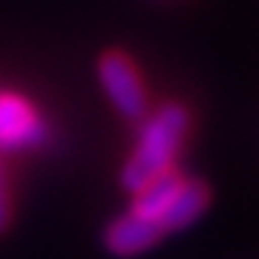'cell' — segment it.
<instances>
[{
  "label": "cell",
  "mask_w": 259,
  "mask_h": 259,
  "mask_svg": "<svg viewBox=\"0 0 259 259\" xmlns=\"http://www.w3.org/2000/svg\"><path fill=\"white\" fill-rule=\"evenodd\" d=\"M182 185H185V176L179 173L176 167L167 170V173H161L158 179H153L147 187H141L139 193H136L133 213H139V216H144V219L158 222V216L170 207V202L176 199V193L182 190Z\"/></svg>",
  "instance_id": "8992f818"
},
{
  "label": "cell",
  "mask_w": 259,
  "mask_h": 259,
  "mask_svg": "<svg viewBox=\"0 0 259 259\" xmlns=\"http://www.w3.org/2000/svg\"><path fill=\"white\" fill-rule=\"evenodd\" d=\"M161 236L164 233H161L158 222L130 210L107 228V248L115 256H136V253H144L147 248H153Z\"/></svg>",
  "instance_id": "277c9868"
},
{
  "label": "cell",
  "mask_w": 259,
  "mask_h": 259,
  "mask_svg": "<svg viewBox=\"0 0 259 259\" xmlns=\"http://www.w3.org/2000/svg\"><path fill=\"white\" fill-rule=\"evenodd\" d=\"M207 202H210V190H207L202 182H196V179H185V185H182V190L176 193V199H173L170 207L158 216L161 233L167 236V233L182 231L187 225H193L204 213Z\"/></svg>",
  "instance_id": "5b68a950"
},
{
  "label": "cell",
  "mask_w": 259,
  "mask_h": 259,
  "mask_svg": "<svg viewBox=\"0 0 259 259\" xmlns=\"http://www.w3.org/2000/svg\"><path fill=\"white\" fill-rule=\"evenodd\" d=\"M187 127H190V115L182 104H164L147 121L133 156L127 158V164L121 170V182L130 193H139L153 179L173 170V158L185 141Z\"/></svg>",
  "instance_id": "6da1fadb"
},
{
  "label": "cell",
  "mask_w": 259,
  "mask_h": 259,
  "mask_svg": "<svg viewBox=\"0 0 259 259\" xmlns=\"http://www.w3.org/2000/svg\"><path fill=\"white\" fill-rule=\"evenodd\" d=\"M98 75L107 95L112 98V104L118 107L121 115L127 118H141L147 112V90L141 81L136 64L130 61L124 52H104L98 61Z\"/></svg>",
  "instance_id": "7a4b0ae2"
},
{
  "label": "cell",
  "mask_w": 259,
  "mask_h": 259,
  "mask_svg": "<svg viewBox=\"0 0 259 259\" xmlns=\"http://www.w3.org/2000/svg\"><path fill=\"white\" fill-rule=\"evenodd\" d=\"M9 219H12V202H9V193L0 187V231H6Z\"/></svg>",
  "instance_id": "52a82bcc"
},
{
  "label": "cell",
  "mask_w": 259,
  "mask_h": 259,
  "mask_svg": "<svg viewBox=\"0 0 259 259\" xmlns=\"http://www.w3.org/2000/svg\"><path fill=\"white\" fill-rule=\"evenodd\" d=\"M44 121L20 95L0 93V150L35 147L44 139Z\"/></svg>",
  "instance_id": "3957f363"
}]
</instances>
